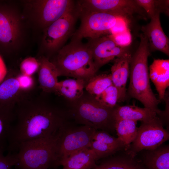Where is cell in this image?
<instances>
[{
	"label": "cell",
	"mask_w": 169,
	"mask_h": 169,
	"mask_svg": "<svg viewBox=\"0 0 169 169\" xmlns=\"http://www.w3.org/2000/svg\"><path fill=\"white\" fill-rule=\"evenodd\" d=\"M39 63L37 58L29 57L24 59L20 65V73L23 74L33 76L37 72Z\"/></svg>",
	"instance_id": "31"
},
{
	"label": "cell",
	"mask_w": 169,
	"mask_h": 169,
	"mask_svg": "<svg viewBox=\"0 0 169 169\" xmlns=\"http://www.w3.org/2000/svg\"><path fill=\"white\" fill-rule=\"evenodd\" d=\"M8 70L3 57L0 55V84L4 79Z\"/></svg>",
	"instance_id": "36"
},
{
	"label": "cell",
	"mask_w": 169,
	"mask_h": 169,
	"mask_svg": "<svg viewBox=\"0 0 169 169\" xmlns=\"http://www.w3.org/2000/svg\"><path fill=\"white\" fill-rule=\"evenodd\" d=\"M135 1L150 18L157 12L156 8L155 0H135Z\"/></svg>",
	"instance_id": "33"
},
{
	"label": "cell",
	"mask_w": 169,
	"mask_h": 169,
	"mask_svg": "<svg viewBox=\"0 0 169 169\" xmlns=\"http://www.w3.org/2000/svg\"><path fill=\"white\" fill-rule=\"evenodd\" d=\"M125 156L111 157L92 169H144L135 156L128 153Z\"/></svg>",
	"instance_id": "23"
},
{
	"label": "cell",
	"mask_w": 169,
	"mask_h": 169,
	"mask_svg": "<svg viewBox=\"0 0 169 169\" xmlns=\"http://www.w3.org/2000/svg\"><path fill=\"white\" fill-rule=\"evenodd\" d=\"M112 84L110 74H96L86 82L85 88L88 94L95 97Z\"/></svg>",
	"instance_id": "26"
},
{
	"label": "cell",
	"mask_w": 169,
	"mask_h": 169,
	"mask_svg": "<svg viewBox=\"0 0 169 169\" xmlns=\"http://www.w3.org/2000/svg\"><path fill=\"white\" fill-rule=\"evenodd\" d=\"M96 130L87 125L74 126L66 122L58 133L57 151L60 166V161L71 154L90 147Z\"/></svg>",
	"instance_id": "10"
},
{
	"label": "cell",
	"mask_w": 169,
	"mask_h": 169,
	"mask_svg": "<svg viewBox=\"0 0 169 169\" xmlns=\"http://www.w3.org/2000/svg\"><path fill=\"white\" fill-rule=\"evenodd\" d=\"M16 77L18 80L20 88L23 91L28 93L37 88V81L34 76L23 74L17 72Z\"/></svg>",
	"instance_id": "30"
},
{
	"label": "cell",
	"mask_w": 169,
	"mask_h": 169,
	"mask_svg": "<svg viewBox=\"0 0 169 169\" xmlns=\"http://www.w3.org/2000/svg\"><path fill=\"white\" fill-rule=\"evenodd\" d=\"M14 108L0 105V148L5 151L15 120Z\"/></svg>",
	"instance_id": "24"
},
{
	"label": "cell",
	"mask_w": 169,
	"mask_h": 169,
	"mask_svg": "<svg viewBox=\"0 0 169 169\" xmlns=\"http://www.w3.org/2000/svg\"><path fill=\"white\" fill-rule=\"evenodd\" d=\"M110 34L116 43L120 45L128 47L131 43V37L128 29L121 33Z\"/></svg>",
	"instance_id": "34"
},
{
	"label": "cell",
	"mask_w": 169,
	"mask_h": 169,
	"mask_svg": "<svg viewBox=\"0 0 169 169\" xmlns=\"http://www.w3.org/2000/svg\"><path fill=\"white\" fill-rule=\"evenodd\" d=\"M58 132L52 137L21 144L16 153L17 162L15 168L51 169L59 166L57 151Z\"/></svg>",
	"instance_id": "4"
},
{
	"label": "cell",
	"mask_w": 169,
	"mask_h": 169,
	"mask_svg": "<svg viewBox=\"0 0 169 169\" xmlns=\"http://www.w3.org/2000/svg\"><path fill=\"white\" fill-rule=\"evenodd\" d=\"M97 161L94 153L89 147L71 154L62 160L60 165L62 169H92L96 166Z\"/></svg>",
	"instance_id": "19"
},
{
	"label": "cell",
	"mask_w": 169,
	"mask_h": 169,
	"mask_svg": "<svg viewBox=\"0 0 169 169\" xmlns=\"http://www.w3.org/2000/svg\"><path fill=\"white\" fill-rule=\"evenodd\" d=\"M160 13L157 12L149 23L142 27L141 30L147 38L150 50L159 51L169 56V39L162 28Z\"/></svg>",
	"instance_id": "14"
},
{
	"label": "cell",
	"mask_w": 169,
	"mask_h": 169,
	"mask_svg": "<svg viewBox=\"0 0 169 169\" xmlns=\"http://www.w3.org/2000/svg\"><path fill=\"white\" fill-rule=\"evenodd\" d=\"M94 98L101 105L113 108L116 106V103L118 102L119 92L117 88L112 84Z\"/></svg>",
	"instance_id": "27"
},
{
	"label": "cell",
	"mask_w": 169,
	"mask_h": 169,
	"mask_svg": "<svg viewBox=\"0 0 169 169\" xmlns=\"http://www.w3.org/2000/svg\"><path fill=\"white\" fill-rule=\"evenodd\" d=\"M154 111L146 107L141 108L134 105H116L115 110L116 121L126 119L142 123L149 122L157 116Z\"/></svg>",
	"instance_id": "20"
},
{
	"label": "cell",
	"mask_w": 169,
	"mask_h": 169,
	"mask_svg": "<svg viewBox=\"0 0 169 169\" xmlns=\"http://www.w3.org/2000/svg\"><path fill=\"white\" fill-rule=\"evenodd\" d=\"M37 59L39 63L37 72L39 88L45 92L55 94L59 76L56 67L44 56H39Z\"/></svg>",
	"instance_id": "17"
},
{
	"label": "cell",
	"mask_w": 169,
	"mask_h": 169,
	"mask_svg": "<svg viewBox=\"0 0 169 169\" xmlns=\"http://www.w3.org/2000/svg\"><path fill=\"white\" fill-rule=\"evenodd\" d=\"M77 8L79 16L81 17V23L78 28L72 35V40L81 41L83 38L94 39L110 34L119 21L125 19L109 13Z\"/></svg>",
	"instance_id": "9"
},
{
	"label": "cell",
	"mask_w": 169,
	"mask_h": 169,
	"mask_svg": "<svg viewBox=\"0 0 169 169\" xmlns=\"http://www.w3.org/2000/svg\"><path fill=\"white\" fill-rule=\"evenodd\" d=\"M15 169H16V168H15Z\"/></svg>",
	"instance_id": "37"
},
{
	"label": "cell",
	"mask_w": 169,
	"mask_h": 169,
	"mask_svg": "<svg viewBox=\"0 0 169 169\" xmlns=\"http://www.w3.org/2000/svg\"><path fill=\"white\" fill-rule=\"evenodd\" d=\"M92 53L97 68H100L128 52V47L118 45L110 34L89 39L86 44Z\"/></svg>",
	"instance_id": "13"
},
{
	"label": "cell",
	"mask_w": 169,
	"mask_h": 169,
	"mask_svg": "<svg viewBox=\"0 0 169 169\" xmlns=\"http://www.w3.org/2000/svg\"><path fill=\"white\" fill-rule=\"evenodd\" d=\"M169 139L168 131L164 128L162 120L156 116L149 122H142L138 128L135 139L128 148V152L136 156L143 150L157 148Z\"/></svg>",
	"instance_id": "11"
},
{
	"label": "cell",
	"mask_w": 169,
	"mask_h": 169,
	"mask_svg": "<svg viewBox=\"0 0 169 169\" xmlns=\"http://www.w3.org/2000/svg\"><path fill=\"white\" fill-rule=\"evenodd\" d=\"M129 52L114 60L111 68L112 84L119 94L118 102L124 101L126 95V85L130 74V64L131 57Z\"/></svg>",
	"instance_id": "15"
},
{
	"label": "cell",
	"mask_w": 169,
	"mask_h": 169,
	"mask_svg": "<svg viewBox=\"0 0 169 169\" xmlns=\"http://www.w3.org/2000/svg\"><path fill=\"white\" fill-rule=\"evenodd\" d=\"M84 10L109 13L128 18L137 14L146 18V13L135 0H82L80 2Z\"/></svg>",
	"instance_id": "12"
},
{
	"label": "cell",
	"mask_w": 169,
	"mask_h": 169,
	"mask_svg": "<svg viewBox=\"0 0 169 169\" xmlns=\"http://www.w3.org/2000/svg\"><path fill=\"white\" fill-rule=\"evenodd\" d=\"M140 38L138 47L131 59L128 93L130 97L141 102L144 107L162 116L163 112L158 107L160 101L153 92L150 83L148 59L150 50L148 41L143 33Z\"/></svg>",
	"instance_id": "2"
},
{
	"label": "cell",
	"mask_w": 169,
	"mask_h": 169,
	"mask_svg": "<svg viewBox=\"0 0 169 169\" xmlns=\"http://www.w3.org/2000/svg\"><path fill=\"white\" fill-rule=\"evenodd\" d=\"M5 151L0 148V169H11L17 162L16 153H9L5 155Z\"/></svg>",
	"instance_id": "32"
},
{
	"label": "cell",
	"mask_w": 169,
	"mask_h": 169,
	"mask_svg": "<svg viewBox=\"0 0 169 169\" xmlns=\"http://www.w3.org/2000/svg\"><path fill=\"white\" fill-rule=\"evenodd\" d=\"M22 2L23 17L43 31L76 5L74 1L71 0H26Z\"/></svg>",
	"instance_id": "8"
},
{
	"label": "cell",
	"mask_w": 169,
	"mask_h": 169,
	"mask_svg": "<svg viewBox=\"0 0 169 169\" xmlns=\"http://www.w3.org/2000/svg\"><path fill=\"white\" fill-rule=\"evenodd\" d=\"M92 140L103 142L118 151L124 148L127 149L123 142L120 138L113 136L105 131L96 130Z\"/></svg>",
	"instance_id": "28"
},
{
	"label": "cell",
	"mask_w": 169,
	"mask_h": 169,
	"mask_svg": "<svg viewBox=\"0 0 169 169\" xmlns=\"http://www.w3.org/2000/svg\"><path fill=\"white\" fill-rule=\"evenodd\" d=\"M90 148L94 153L97 161L109 156L118 151L103 142L92 140Z\"/></svg>",
	"instance_id": "29"
},
{
	"label": "cell",
	"mask_w": 169,
	"mask_h": 169,
	"mask_svg": "<svg viewBox=\"0 0 169 169\" xmlns=\"http://www.w3.org/2000/svg\"><path fill=\"white\" fill-rule=\"evenodd\" d=\"M149 78L158 94L159 100H164L169 85V60L155 59L149 68Z\"/></svg>",
	"instance_id": "18"
},
{
	"label": "cell",
	"mask_w": 169,
	"mask_h": 169,
	"mask_svg": "<svg viewBox=\"0 0 169 169\" xmlns=\"http://www.w3.org/2000/svg\"><path fill=\"white\" fill-rule=\"evenodd\" d=\"M145 151L143 161L148 169H169L168 145H161L155 149Z\"/></svg>",
	"instance_id": "22"
},
{
	"label": "cell",
	"mask_w": 169,
	"mask_h": 169,
	"mask_svg": "<svg viewBox=\"0 0 169 169\" xmlns=\"http://www.w3.org/2000/svg\"><path fill=\"white\" fill-rule=\"evenodd\" d=\"M115 107L104 106L93 96L84 93L78 100L71 102L69 110L77 123L107 132L115 130Z\"/></svg>",
	"instance_id": "5"
},
{
	"label": "cell",
	"mask_w": 169,
	"mask_h": 169,
	"mask_svg": "<svg viewBox=\"0 0 169 169\" xmlns=\"http://www.w3.org/2000/svg\"><path fill=\"white\" fill-rule=\"evenodd\" d=\"M50 94L38 87L25 93L15 104L14 123L8 139V153L17 152L19 146L26 141L52 137L72 117L50 98Z\"/></svg>",
	"instance_id": "1"
},
{
	"label": "cell",
	"mask_w": 169,
	"mask_h": 169,
	"mask_svg": "<svg viewBox=\"0 0 169 169\" xmlns=\"http://www.w3.org/2000/svg\"><path fill=\"white\" fill-rule=\"evenodd\" d=\"M137 122L126 119L115 121V129L118 137L122 141L127 149L136 136L138 129Z\"/></svg>",
	"instance_id": "25"
},
{
	"label": "cell",
	"mask_w": 169,
	"mask_h": 169,
	"mask_svg": "<svg viewBox=\"0 0 169 169\" xmlns=\"http://www.w3.org/2000/svg\"><path fill=\"white\" fill-rule=\"evenodd\" d=\"M17 71L10 69L0 84V105L14 108L26 92L21 89L16 75Z\"/></svg>",
	"instance_id": "16"
},
{
	"label": "cell",
	"mask_w": 169,
	"mask_h": 169,
	"mask_svg": "<svg viewBox=\"0 0 169 169\" xmlns=\"http://www.w3.org/2000/svg\"><path fill=\"white\" fill-rule=\"evenodd\" d=\"M23 18L11 2L0 0V55L2 57L11 59L21 45Z\"/></svg>",
	"instance_id": "6"
},
{
	"label": "cell",
	"mask_w": 169,
	"mask_h": 169,
	"mask_svg": "<svg viewBox=\"0 0 169 169\" xmlns=\"http://www.w3.org/2000/svg\"><path fill=\"white\" fill-rule=\"evenodd\" d=\"M56 67L59 76L82 79L86 82L98 69L87 44L71 40L49 60Z\"/></svg>",
	"instance_id": "3"
},
{
	"label": "cell",
	"mask_w": 169,
	"mask_h": 169,
	"mask_svg": "<svg viewBox=\"0 0 169 169\" xmlns=\"http://www.w3.org/2000/svg\"><path fill=\"white\" fill-rule=\"evenodd\" d=\"M79 12L76 5L43 31L38 56L49 60L62 47L74 33Z\"/></svg>",
	"instance_id": "7"
},
{
	"label": "cell",
	"mask_w": 169,
	"mask_h": 169,
	"mask_svg": "<svg viewBox=\"0 0 169 169\" xmlns=\"http://www.w3.org/2000/svg\"><path fill=\"white\" fill-rule=\"evenodd\" d=\"M86 81L82 79H67L58 82L55 94L63 96L73 102L84 95Z\"/></svg>",
	"instance_id": "21"
},
{
	"label": "cell",
	"mask_w": 169,
	"mask_h": 169,
	"mask_svg": "<svg viewBox=\"0 0 169 169\" xmlns=\"http://www.w3.org/2000/svg\"><path fill=\"white\" fill-rule=\"evenodd\" d=\"M155 5L157 12L165 13L169 16V1L168 0H155Z\"/></svg>",
	"instance_id": "35"
}]
</instances>
